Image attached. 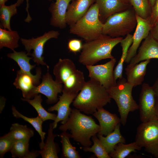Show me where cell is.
Returning <instances> with one entry per match:
<instances>
[{
	"label": "cell",
	"mask_w": 158,
	"mask_h": 158,
	"mask_svg": "<svg viewBox=\"0 0 158 158\" xmlns=\"http://www.w3.org/2000/svg\"><path fill=\"white\" fill-rule=\"evenodd\" d=\"M59 129L63 132L69 130L71 138L83 147H90L92 143L90 138L101 130L99 125L92 116L83 114L75 108L72 109L68 119Z\"/></svg>",
	"instance_id": "obj_1"
},
{
	"label": "cell",
	"mask_w": 158,
	"mask_h": 158,
	"mask_svg": "<svg viewBox=\"0 0 158 158\" xmlns=\"http://www.w3.org/2000/svg\"><path fill=\"white\" fill-rule=\"evenodd\" d=\"M111 99L104 87L98 82L90 79L85 82L74 100L73 105L81 112L92 114L99 109L110 103Z\"/></svg>",
	"instance_id": "obj_2"
},
{
	"label": "cell",
	"mask_w": 158,
	"mask_h": 158,
	"mask_svg": "<svg viewBox=\"0 0 158 158\" xmlns=\"http://www.w3.org/2000/svg\"><path fill=\"white\" fill-rule=\"evenodd\" d=\"M122 37L113 38L102 34L98 37L83 44L79 62L85 66L94 65L104 59L113 58V48L123 40Z\"/></svg>",
	"instance_id": "obj_3"
},
{
	"label": "cell",
	"mask_w": 158,
	"mask_h": 158,
	"mask_svg": "<svg viewBox=\"0 0 158 158\" xmlns=\"http://www.w3.org/2000/svg\"><path fill=\"white\" fill-rule=\"evenodd\" d=\"M53 73L55 80L63 84L62 91L69 93L78 94L86 82L83 72L77 69L70 59H59L54 67Z\"/></svg>",
	"instance_id": "obj_4"
},
{
	"label": "cell",
	"mask_w": 158,
	"mask_h": 158,
	"mask_svg": "<svg viewBox=\"0 0 158 158\" xmlns=\"http://www.w3.org/2000/svg\"><path fill=\"white\" fill-rule=\"evenodd\" d=\"M103 26V23L99 18L98 7L95 3L81 18L69 26V31L87 41L102 35Z\"/></svg>",
	"instance_id": "obj_5"
},
{
	"label": "cell",
	"mask_w": 158,
	"mask_h": 158,
	"mask_svg": "<svg viewBox=\"0 0 158 158\" xmlns=\"http://www.w3.org/2000/svg\"><path fill=\"white\" fill-rule=\"evenodd\" d=\"M137 25L135 12L130 7L109 17L103 23L102 34L113 38L122 37L130 34Z\"/></svg>",
	"instance_id": "obj_6"
},
{
	"label": "cell",
	"mask_w": 158,
	"mask_h": 158,
	"mask_svg": "<svg viewBox=\"0 0 158 158\" xmlns=\"http://www.w3.org/2000/svg\"><path fill=\"white\" fill-rule=\"evenodd\" d=\"M133 87L127 80L123 78L119 80L115 85L107 90L118 106L121 123L123 126L126 123L129 113L139 109L138 105L132 95Z\"/></svg>",
	"instance_id": "obj_7"
},
{
	"label": "cell",
	"mask_w": 158,
	"mask_h": 158,
	"mask_svg": "<svg viewBox=\"0 0 158 158\" xmlns=\"http://www.w3.org/2000/svg\"><path fill=\"white\" fill-rule=\"evenodd\" d=\"M135 141L147 152L158 158V118L142 122L137 128Z\"/></svg>",
	"instance_id": "obj_8"
},
{
	"label": "cell",
	"mask_w": 158,
	"mask_h": 158,
	"mask_svg": "<svg viewBox=\"0 0 158 158\" xmlns=\"http://www.w3.org/2000/svg\"><path fill=\"white\" fill-rule=\"evenodd\" d=\"M59 34L58 31L51 30L45 32L42 35L36 38L32 37L28 39L21 38L20 41L27 52L28 56H32L34 62L38 65L40 64L46 66L48 68L49 67L44 61V58L42 56L44 45L51 39L58 38Z\"/></svg>",
	"instance_id": "obj_9"
},
{
	"label": "cell",
	"mask_w": 158,
	"mask_h": 158,
	"mask_svg": "<svg viewBox=\"0 0 158 158\" xmlns=\"http://www.w3.org/2000/svg\"><path fill=\"white\" fill-rule=\"evenodd\" d=\"M139 109L142 122L158 118L155 95L152 86L144 83L140 94Z\"/></svg>",
	"instance_id": "obj_10"
},
{
	"label": "cell",
	"mask_w": 158,
	"mask_h": 158,
	"mask_svg": "<svg viewBox=\"0 0 158 158\" xmlns=\"http://www.w3.org/2000/svg\"><path fill=\"white\" fill-rule=\"evenodd\" d=\"M116 62L114 58L105 63L97 65H87L89 72V77L99 82L107 90L116 84L114 80V68Z\"/></svg>",
	"instance_id": "obj_11"
},
{
	"label": "cell",
	"mask_w": 158,
	"mask_h": 158,
	"mask_svg": "<svg viewBox=\"0 0 158 158\" xmlns=\"http://www.w3.org/2000/svg\"><path fill=\"white\" fill-rule=\"evenodd\" d=\"M49 69L47 68V73L43 75L41 82L33 89L28 99H32L35 95L41 94L47 97L46 102L47 104L56 103L58 101V95L62 92L63 85L53 80Z\"/></svg>",
	"instance_id": "obj_12"
},
{
	"label": "cell",
	"mask_w": 158,
	"mask_h": 158,
	"mask_svg": "<svg viewBox=\"0 0 158 158\" xmlns=\"http://www.w3.org/2000/svg\"><path fill=\"white\" fill-rule=\"evenodd\" d=\"M35 75L28 73L20 69L17 72L16 77L13 85L17 89L21 90L24 98L28 99L33 89L40 83L42 75L41 68L37 67Z\"/></svg>",
	"instance_id": "obj_13"
},
{
	"label": "cell",
	"mask_w": 158,
	"mask_h": 158,
	"mask_svg": "<svg viewBox=\"0 0 158 158\" xmlns=\"http://www.w3.org/2000/svg\"><path fill=\"white\" fill-rule=\"evenodd\" d=\"M62 92V94L59 96V100L56 103L48 109L49 111H57L56 117L52 123L54 129L57 127L59 121H61L62 124H63L67 121L72 110L70 105L78 94L63 91Z\"/></svg>",
	"instance_id": "obj_14"
},
{
	"label": "cell",
	"mask_w": 158,
	"mask_h": 158,
	"mask_svg": "<svg viewBox=\"0 0 158 158\" xmlns=\"http://www.w3.org/2000/svg\"><path fill=\"white\" fill-rule=\"evenodd\" d=\"M137 25L133 36V42L129 47L125 62L129 63L131 59L136 54L137 49L144 39L150 33L151 26L149 18H142L136 14Z\"/></svg>",
	"instance_id": "obj_15"
},
{
	"label": "cell",
	"mask_w": 158,
	"mask_h": 158,
	"mask_svg": "<svg viewBox=\"0 0 158 158\" xmlns=\"http://www.w3.org/2000/svg\"><path fill=\"white\" fill-rule=\"evenodd\" d=\"M152 59H158V42L150 33L142 42L138 53L131 59L127 67H130L141 61Z\"/></svg>",
	"instance_id": "obj_16"
},
{
	"label": "cell",
	"mask_w": 158,
	"mask_h": 158,
	"mask_svg": "<svg viewBox=\"0 0 158 158\" xmlns=\"http://www.w3.org/2000/svg\"><path fill=\"white\" fill-rule=\"evenodd\" d=\"M92 115L98 120L101 130L98 134L106 136L111 133L121 123L120 118L116 114L111 113L103 107L99 109Z\"/></svg>",
	"instance_id": "obj_17"
},
{
	"label": "cell",
	"mask_w": 158,
	"mask_h": 158,
	"mask_svg": "<svg viewBox=\"0 0 158 158\" xmlns=\"http://www.w3.org/2000/svg\"><path fill=\"white\" fill-rule=\"evenodd\" d=\"M95 2V0H73L69 5L65 16L67 25H73L81 18L90 7Z\"/></svg>",
	"instance_id": "obj_18"
},
{
	"label": "cell",
	"mask_w": 158,
	"mask_h": 158,
	"mask_svg": "<svg viewBox=\"0 0 158 158\" xmlns=\"http://www.w3.org/2000/svg\"><path fill=\"white\" fill-rule=\"evenodd\" d=\"M99 10V18L103 23L110 16L130 7L129 4L121 0H95Z\"/></svg>",
	"instance_id": "obj_19"
},
{
	"label": "cell",
	"mask_w": 158,
	"mask_h": 158,
	"mask_svg": "<svg viewBox=\"0 0 158 158\" xmlns=\"http://www.w3.org/2000/svg\"><path fill=\"white\" fill-rule=\"evenodd\" d=\"M73 0H56L51 4L49 10L51 15L50 25L63 29L66 27L65 16L68 6Z\"/></svg>",
	"instance_id": "obj_20"
},
{
	"label": "cell",
	"mask_w": 158,
	"mask_h": 158,
	"mask_svg": "<svg viewBox=\"0 0 158 158\" xmlns=\"http://www.w3.org/2000/svg\"><path fill=\"white\" fill-rule=\"evenodd\" d=\"M150 59L141 61L130 67L125 68L127 82L133 87L142 83L146 72L147 66Z\"/></svg>",
	"instance_id": "obj_21"
},
{
	"label": "cell",
	"mask_w": 158,
	"mask_h": 158,
	"mask_svg": "<svg viewBox=\"0 0 158 158\" xmlns=\"http://www.w3.org/2000/svg\"><path fill=\"white\" fill-rule=\"evenodd\" d=\"M52 123L49 125L47 138L43 148L38 152L42 158H58L59 148L58 144L54 142L57 135L53 133Z\"/></svg>",
	"instance_id": "obj_22"
},
{
	"label": "cell",
	"mask_w": 158,
	"mask_h": 158,
	"mask_svg": "<svg viewBox=\"0 0 158 158\" xmlns=\"http://www.w3.org/2000/svg\"><path fill=\"white\" fill-rule=\"evenodd\" d=\"M120 123L118 124L111 133L105 137L97 134V136L107 152L109 154L119 143H126V139L121 134Z\"/></svg>",
	"instance_id": "obj_23"
},
{
	"label": "cell",
	"mask_w": 158,
	"mask_h": 158,
	"mask_svg": "<svg viewBox=\"0 0 158 158\" xmlns=\"http://www.w3.org/2000/svg\"><path fill=\"white\" fill-rule=\"evenodd\" d=\"M29 140H16L10 151L12 157L19 158H35L40 154L38 150L30 151Z\"/></svg>",
	"instance_id": "obj_24"
},
{
	"label": "cell",
	"mask_w": 158,
	"mask_h": 158,
	"mask_svg": "<svg viewBox=\"0 0 158 158\" xmlns=\"http://www.w3.org/2000/svg\"><path fill=\"white\" fill-rule=\"evenodd\" d=\"M12 114L13 116L17 118H22L25 121L30 124L38 133L40 136L41 142L39 143V146L40 150L42 149L44 146V140L46 133L42 130V124L43 121L41 118L38 116L34 118H30L26 116L19 112L13 106L12 107Z\"/></svg>",
	"instance_id": "obj_25"
},
{
	"label": "cell",
	"mask_w": 158,
	"mask_h": 158,
	"mask_svg": "<svg viewBox=\"0 0 158 158\" xmlns=\"http://www.w3.org/2000/svg\"><path fill=\"white\" fill-rule=\"evenodd\" d=\"M133 35L129 34L121 41V45L122 47V53L120 59L114 71V77L116 82L118 79L123 78V66L126 59L128 50L133 42Z\"/></svg>",
	"instance_id": "obj_26"
},
{
	"label": "cell",
	"mask_w": 158,
	"mask_h": 158,
	"mask_svg": "<svg viewBox=\"0 0 158 158\" xmlns=\"http://www.w3.org/2000/svg\"><path fill=\"white\" fill-rule=\"evenodd\" d=\"M20 38L16 31L7 30L0 28V49L6 47L14 51L18 47V42Z\"/></svg>",
	"instance_id": "obj_27"
},
{
	"label": "cell",
	"mask_w": 158,
	"mask_h": 158,
	"mask_svg": "<svg viewBox=\"0 0 158 158\" xmlns=\"http://www.w3.org/2000/svg\"><path fill=\"white\" fill-rule=\"evenodd\" d=\"M21 100L26 101L32 106L37 111L38 116L42 119L43 122L47 120L54 121L56 118L57 115L49 113L47 111L42 107V96L40 94L36 95L32 99L22 98Z\"/></svg>",
	"instance_id": "obj_28"
},
{
	"label": "cell",
	"mask_w": 158,
	"mask_h": 158,
	"mask_svg": "<svg viewBox=\"0 0 158 158\" xmlns=\"http://www.w3.org/2000/svg\"><path fill=\"white\" fill-rule=\"evenodd\" d=\"M26 52H17L15 50L11 53H8L7 56L15 61L20 68V69L28 73L31 74V70L35 68L36 65H31L30 61L32 57L28 56Z\"/></svg>",
	"instance_id": "obj_29"
},
{
	"label": "cell",
	"mask_w": 158,
	"mask_h": 158,
	"mask_svg": "<svg viewBox=\"0 0 158 158\" xmlns=\"http://www.w3.org/2000/svg\"><path fill=\"white\" fill-rule=\"evenodd\" d=\"M141 148L135 141L127 144L119 143L109 154L111 158H124L132 152H136V150H140Z\"/></svg>",
	"instance_id": "obj_30"
},
{
	"label": "cell",
	"mask_w": 158,
	"mask_h": 158,
	"mask_svg": "<svg viewBox=\"0 0 158 158\" xmlns=\"http://www.w3.org/2000/svg\"><path fill=\"white\" fill-rule=\"evenodd\" d=\"M62 145V157L65 158H80L81 157L76 148L72 146L70 141V134L63 132L60 135Z\"/></svg>",
	"instance_id": "obj_31"
},
{
	"label": "cell",
	"mask_w": 158,
	"mask_h": 158,
	"mask_svg": "<svg viewBox=\"0 0 158 158\" xmlns=\"http://www.w3.org/2000/svg\"><path fill=\"white\" fill-rule=\"evenodd\" d=\"M16 141L22 140H30L34 135L33 130L27 126L15 123L12 124L9 132Z\"/></svg>",
	"instance_id": "obj_32"
},
{
	"label": "cell",
	"mask_w": 158,
	"mask_h": 158,
	"mask_svg": "<svg viewBox=\"0 0 158 158\" xmlns=\"http://www.w3.org/2000/svg\"><path fill=\"white\" fill-rule=\"evenodd\" d=\"M16 4L9 6L5 5L0 6V27L9 30H11L10 21L11 17L17 13Z\"/></svg>",
	"instance_id": "obj_33"
},
{
	"label": "cell",
	"mask_w": 158,
	"mask_h": 158,
	"mask_svg": "<svg viewBox=\"0 0 158 158\" xmlns=\"http://www.w3.org/2000/svg\"><path fill=\"white\" fill-rule=\"evenodd\" d=\"M130 4L136 15L144 19L150 18L152 7L148 0H130Z\"/></svg>",
	"instance_id": "obj_34"
},
{
	"label": "cell",
	"mask_w": 158,
	"mask_h": 158,
	"mask_svg": "<svg viewBox=\"0 0 158 158\" xmlns=\"http://www.w3.org/2000/svg\"><path fill=\"white\" fill-rule=\"evenodd\" d=\"M93 144L91 147H83V150L85 152L93 153L98 158H111L102 145L97 134L92 137Z\"/></svg>",
	"instance_id": "obj_35"
},
{
	"label": "cell",
	"mask_w": 158,
	"mask_h": 158,
	"mask_svg": "<svg viewBox=\"0 0 158 158\" xmlns=\"http://www.w3.org/2000/svg\"><path fill=\"white\" fill-rule=\"evenodd\" d=\"M15 141L11 134L8 133L0 138V158H4L5 154L10 152Z\"/></svg>",
	"instance_id": "obj_36"
},
{
	"label": "cell",
	"mask_w": 158,
	"mask_h": 158,
	"mask_svg": "<svg viewBox=\"0 0 158 158\" xmlns=\"http://www.w3.org/2000/svg\"><path fill=\"white\" fill-rule=\"evenodd\" d=\"M83 45L81 40L73 38L69 40L67 44V48L70 52L76 54L82 50Z\"/></svg>",
	"instance_id": "obj_37"
},
{
	"label": "cell",
	"mask_w": 158,
	"mask_h": 158,
	"mask_svg": "<svg viewBox=\"0 0 158 158\" xmlns=\"http://www.w3.org/2000/svg\"><path fill=\"white\" fill-rule=\"evenodd\" d=\"M149 20L151 27L158 21V0H156L154 5L152 8Z\"/></svg>",
	"instance_id": "obj_38"
},
{
	"label": "cell",
	"mask_w": 158,
	"mask_h": 158,
	"mask_svg": "<svg viewBox=\"0 0 158 158\" xmlns=\"http://www.w3.org/2000/svg\"><path fill=\"white\" fill-rule=\"evenodd\" d=\"M24 0H17L16 2V3L17 6H19L23 2ZM26 0V7L25 9L27 13V18L25 19L24 21L26 22L29 23L32 20V18L30 16L28 11V8L29 6V0ZM49 0L50 1H51V0Z\"/></svg>",
	"instance_id": "obj_39"
},
{
	"label": "cell",
	"mask_w": 158,
	"mask_h": 158,
	"mask_svg": "<svg viewBox=\"0 0 158 158\" xmlns=\"http://www.w3.org/2000/svg\"><path fill=\"white\" fill-rule=\"evenodd\" d=\"M150 33L152 38L158 42V21L151 27Z\"/></svg>",
	"instance_id": "obj_40"
},
{
	"label": "cell",
	"mask_w": 158,
	"mask_h": 158,
	"mask_svg": "<svg viewBox=\"0 0 158 158\" xmlns=\"http://www.w3.org/2000/svg\"><path fill=\"white\" fill-rule=\"evenodd\" d=\"M152 87L155 95L156 109L158 115V77Z\"/></svg>",
	"instance_id": "obj_41"
},
{
	"label": "cell",
	"mask_w": 158,
	"mask_h": 158,
	"mask_svg": "<svg viewBox=\"0 0 158 158\" xmlns=\"http://www.w3.org/2000/svg\"><path fill=\"white\" fill-rule=\"evenodd\" d=\"M6 101V99L4 97H1L0 98V112L1 113L4 108Z\"/></svg>",
	"instance_id": "obj_42"
},
{
	"label": "cell",
	"mask_w": 158,
	"mask_h": 158,
	"mask_svg": "<svg viewBox=\"0 0 158 158\" xmlns=\"http://www.w3.org/2000/svg\"><path fill=\"white\" fill-rule=\"evenodd\" d=\"M8 0H0V6L5 5V3Z\"/></svg>",
	"instance_id": "obj_43"
},
{
	"label": "cell",
	"mask_w": 158,
	"mask_h": 158,
	"mask_svg": "<svg viewBox=\"0 0 158 158\" xmlns=\"http://www.w3.org/2000/svg\"><path fill=\"white\" fill-rule=\"evenodd\" d=\"M152 8L154 5L156 0H148Z\"/></svg>",
	"instance_id": "obj_44"
},
{
	"label": "cell",
	"mask_w": 158,
	"mask_h": 158,
	"mask_svg": "<svg viewBox=\"0 0 158 158\" xmlns=\"http://www.w3.org/2000/svg\"><path fill=\"white\" fill-rule=\"evenodd\" d=\"M121 0L125 3L130 4V0Z\"/></svg>",
	"instance_id": "obj_45"
}]
</instances>
